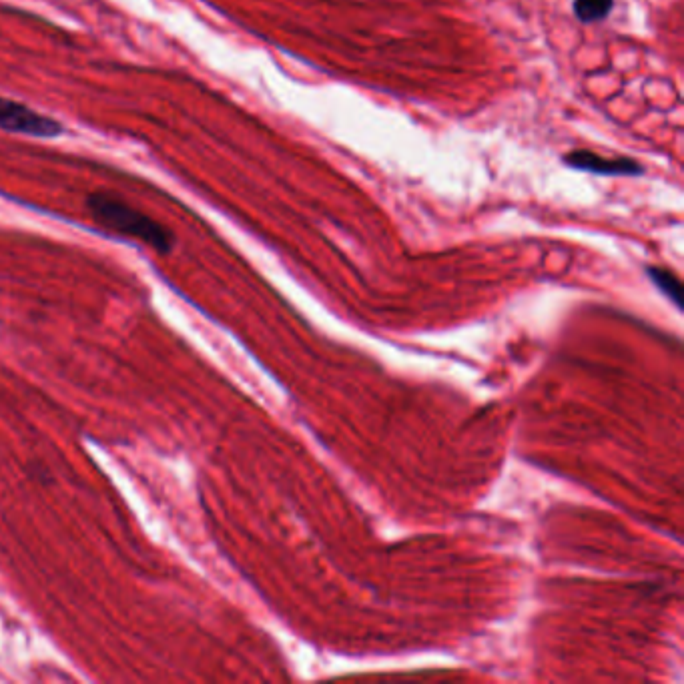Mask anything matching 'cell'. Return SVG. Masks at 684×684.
<instances>
[{"mask_svg": "<svg viewBox=\"0 0 684 684\" xmlns=\"http://www.w3.org/2000/svg\"><path fill=\"white\" fill-rule=\"evenodd\" d=\"M87 205L95 221L109 231L139 239L159 253H169L175 245V235L165 225L117 197L95 193L87 199Z\"/></svg>", "mask_w": 684, "mask_h": 684, "instance_id": "obj_1", "label": "cell"}, {"mask_svg": "<svg viewBox=\"0 0 684 684\" xmlns=\"http://www.w3.org/2000/svg\"><path fill=\"white\" fill-rule=\"evenodd\" d=\"M0 131L47 139L59 137L63 133V125L19 101L0 97Z\"/></svg>", "mask_w": 684, "mask_h": 684, "instance_id": "obj_2", "label": "cell"}, {"mask_svg": "<svg viewBox=\"0 0 684 684\" xmlns=\"http://www.w3.org/2000/svg\"><path fill=\"white\" fill-rule=\"evenodd\" d=\"M564 163L572 169L606 177H636L644 173V167L634 159H606L584 149L568 153Z\"/></svg>", "mask_w": 684, "mask_h": 684, "instance_id": "obj_3", "label": "cell"}, {"mask_svg": "<svg viewBox=\"0 0 684 684\" xmlns=\"http://www.w3.org/2000/svg\"><path fill=\"white\" fill-rule=\"evenodd\" d=\"M614 9V0H574V15L580 23L604 21Z\"/></svg>", "mask_w": 684, "mask_h": 684, "instance_id": "obj_4", "label": "cell"}, {"mask_svg": "<svg viewBox=\"0 0 684 684\" xmlns=\"http://www.w3.org/2000/svg\"><path fill=\"white\" fill-rule=\"evenodd\" d=\"M648 275H650V279L668 295V299H672L674 303H678V299H680V283H678V279H676L670 271L650 267V269H648Z\"/></svg>", "mask_w": 684, "mask_h": 684, "instance_id": "obj_5", "label": "cell"}]
</instances>
